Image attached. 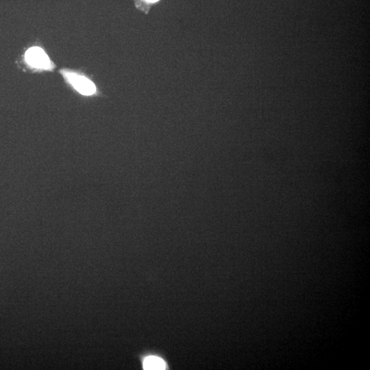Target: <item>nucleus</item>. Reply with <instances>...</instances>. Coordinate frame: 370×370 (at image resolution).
I'll list each match as a JSON object with an SVG mask.
<instances>
[{
	"mask_svg": "<svg viewBox=\"0 0 370 370\" xmlns=\"http://www.w3.org/2000/svg\"><path fill=\"white\" fill-rule=\"evenodd\" d=\"M62 74L69 84L81 94L91 96L96 93V88L95 84L84 76L69 71H62Z\"/></svg>",
	"mask_w": 370,
	"mask_h": 370,
	"instance_id": "f257e3e1",
	"label": "nucleus"
},
{
	"mask_svg": "<svg viewBox=\"0 0 370 370\" xmlns=\"http://www.w3.org/2000/svg\"><path fill=\"white\" fill-rule=\"evenodd\" d=\"M25 61L31 67L36 69L50 70L53 64L45 52L39 47H33L27 51L25 55Z\"/></svg>",
	"mask_w": 370,
	"mask_h": 370,
	"instance_id": "f03ea898",
	"label": "nucleus"
},
{
	"mask_svg": "<svg viewBox=\"0 0 370 370\" xmlns=\"http://www.w3.org/2000/svg\"><path fill=\"white\" fill-rule=\"evenodd\" d=\"M166 365L164 360L157 356H149L144 362V369L147 370H165Z\"/></svg>",
	"mask_w": 370,
	"mask_h": 370,
	"instance_id": "7ed1b4c3",
	"label": "nucleus"
},
{
	"mask_svg": "<svg viewBox=\"0 0 370 370\" xmlns=\"http://www.w3.org/2000/svg\"><path fill=\"white\" fill-rule=\"evenodd\" d=\"M147 1H150V2H155V1H158V0H147Z\"/></svg>",
	"mask_w": 370,
	"mask_h": 370,
	"instance_id": "20e7f679",
	"label": "nucleus"
}]
</instances>
